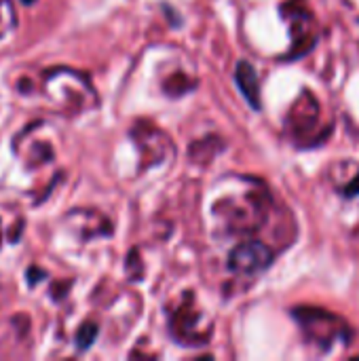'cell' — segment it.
Masks as SVG:
<instances>
[{
  "instance_id": "1",
  "label": "cell",
  "mask_w": 359,
  "mask_h": 361,
  "mask_svg": "<svg viewBox=\"0 0 359 361\" xmlns=\"http://www.w3.org/2000/svg\"><path fill=\"white\" fill-rule=\"evenodd\" d=\"M273 264V252L262 243H243L229 258L231 271L239 275H258Z\"/></svg>"
},
{
  "instance_id": "2",
  "label": "cell",
  "mask_w": 359,
  "mask_h": 361,
  "mask_svg": "<svg viewBox=\"0 0 359 361\" xmlns=\"http://www.w3.org/2000/svg\"><path fill=\"white\" fill-rule=\"evenodd\" d=\"M237 85L241 89V93L245 95V99L252 104V108H260V91H258V78L254 68L248 61H239L237 66Z\"/></svg>"
},
{
  "instance_id": "5",
  "label": "cell",
  "mask_w": 359,
  "mask_h": 361,
  "mask_svg": "<svg viewBox=\"0 0 359 361\" xmlns=\"http://www.w3.org/2000/svg\"><path fill=\"white\" fill-rule=\"evenodd\" d=\"M23 2H25V4H30V2H34V0H23Z\"/></svg>"
},
{
  "instance_id": "3",
  "label": "cell",
  "mask_w": 359,
  "mask_h": 361,
  "mask_svg": "<svg viewBox=\"0 0 359 361\" xmlns=\"http://www.w3.org/2000/svg\"><path fill=\"white\" fill-rule=\"evenodd\" d=\"M95 336H97V328H95L93 324H85V326L80 328L78 336H76V345H78V349H89V347H91V343L95 341Z\"/></svg>"
},
{
  "instance_id": "4",
  "label": "cell",
  "mask_w": 359,
  "mask_h": 361,
  "mask_svg": "<svg viewBox=\"0 0 359 361\" xmlns=\"http://www.w3.org/2000/svg\"><path fill=\"white\" fill-rule=\"evenodd\" d=\"M347 195H349V197H353V195H359V182H358V180H355V182H353V184H351V186L347 188Z\"/></svg>"
}]
</instances>
